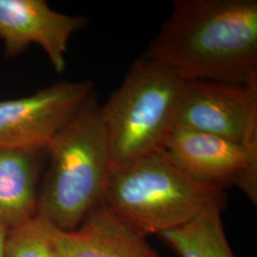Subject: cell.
Instances as JSON below:
<instances>
[{"label": "cell", "mask_w": 257, "mask_h": 257, "mask_svg": "<svg viewBox=\"0 0 257 257\" xmlns=\"http://www.w3.org/2000/svg\"><path fill=\"white\" fill-rule=\"evenodd\" d=\"M8 230H5L4 228L0 227V257H3L4 253V245H5V240L7 236Z\"/></svg>", "instance_id": "13"}, {"label": "cell", "mask_w": 257, "mask_h": 257, "mask_svg": "<svg viewBox=\"0 0 257 257\" xmlns=\"http://www.w3.org/2000/svg\"><path fill=\"white\" fill-rule=\"evenodd\" d=\"M84 17H72L51 9L44 0H0V38L6 57L41 47L55 72L64 71L68 43L75 32L87 25Z\"/></svg>", "instance_id": "8"}, {"label": "cell", "mask_w": 257, "mask_h": 257, "mask_svg": "<svg viewBox=\"0 0 257 257\" xmlns=\"http://www.w3.org/2000/svg\"><path fill=\"white\" fill-rule=\"evenodd\" d=\"M45 149L49 163L39 185L37 215L58 230H75L105 202L111 173L101 106L92 94Z\"/></svg>", "instance_id": "2"}, {"label": "cell", "mask_w": 257, "mask_h": 257, "mask_svg": "<svg viewBox=\"0 0 257 257\" xmlns=\"http://www.w3.org/2000/svg\"><path fill=\"white\" fill-rule=\"evenodd\" d=\"M164 151L195 181L221 190L236 187L256 205L257 145L175 127Z\"/></svg>", "instance_id": "5"}, {"label": "cell", "mask_w": 257, "mask_h": 257, "mask_svg": "<svg viewBox=\"0 0 257 257\" xmlns=\"http://www.w3.org/2000/svg\"><path fill=\"white\" fill-rule=\"evenodd\" d=\"M53 229L51 223L37 215L8 230L3 257H54Z\"/></svg>", "instance_id": "12"}, {"label": "cell", "mask_w": 257, "mask_h": 257, "mask_svg": "<svg viewBox=\"0 0 257 257\" xmlns=\"http://www.w3.org/2000/svg\"><path fill=\"white\" fill-rule=\"evenodd\" d=\"M54 257H162L147 237L103 204L73 230L52 232Z\"/></svg>", "instance_id": "9"}, {"label": "cell", "mask_w": 257, "mask_h": 257, "mask_svg": "<svg viewBox=\"0 0 257 257\" xmlns=\"http://www.w3.org/2000/svg\"><path fill=\"white\" fill-rule=\"evenodd\" d=\"M143 57L185 82L257 85V1L175 0Z\"/></svg>", "instance_id": "1"}, {"label": "cell", "mask_w": 257, "mask_h": 257, "mask_svg": "<svg viewBox=\"0 0 257 257\" xmlns=\"http://www.w3.org/2000/svg\"><path fill=\"white\" fill-rule=\"evenodd\" d=\"M46 149H0V227L10 230L37 216Z\"/></svg>", "instance_id": "10"}, {"label": "cell", "mask_w": 257, "mask_h": 257, "mask_svg": "<svg viewBox=\"0 0 257 257\" xmlns=\"http://www.w3.org/2000/svg\"><path fill=\"white\" fill-rule=\"evenodd\" d=\"M175 127L257 145V85L184 83Z\"/></svg>", "instance_id": "6"}, {"label": "cell", "mask_w": 257, "mask_h": 257, "mask_svg": "<svg viewBox=\"0 0 257 257\" xmlns=\"http://www.w3.org/2000/svg\"><path fill=\"white\" fill-rule=\"evenodd\" d=\"M185 81L164 66L141 57L101 106L111 172L165 150Z\"/></svg>", "instance_id": "4"}, {"label": "cell", "mask_w": 257, "mask_h": 257, "mask_svg": "<svg viewBox=\"0 0 257 257\" xmlns=\"http://www.w3.org/2000/svg\"><path fill=\"white\" fill-rule=\"evenodd\" d=\"M217 203H225L224 190L195 181L161 151L113 170L104 204L147 237L182 226Z\"/></svg>", "instance_id": "3"}, {"label": "cell", "mask_w": 257, "mask_h": 257, "mask_svg": "<svg viewBox=\"0 0 257 257\" xmlns=\"http://www.w3.org/2000/svg\"><path fill=\"white\" fill-rule=\"evenodd\" d=\"M92 81L58 82L0 101V149H43L92 95Z\"/></svg>", "instance_id": "7"}, {"label": "cell", "mask_w": 257, "mask_h": 257, "mask_svg": "<svg viewBox=\"0 0 257 257\" xmlns=\"http://www.w3.org/2000/svg\"><path fill=\"white\" fill-rule=\"evenodd\" d=\"M225 203L213 204L193 219L157 236L179 257H237L227 238L222 211Z\"/></svg>", "instance_id": "11"}]
</instances>
